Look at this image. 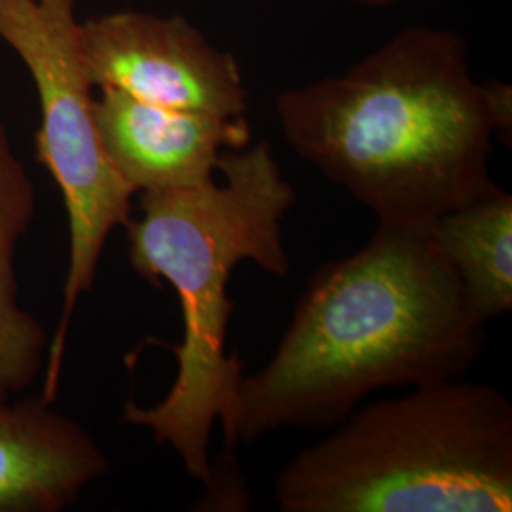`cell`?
I'll list each match as a JSON object with an SVG mask.
<instances>
[{
    "instance_id": "ba28073f",
    "label": "cell",
    "mask_w": 512,
    "mask_h": 512,
    "mask_svg": "<svg viewBox=\"0 0 512 512\" xmlns=\"http://www.w3.org/2000/svg\"><path fill=\"white\" fill-rule=\"evenodd\" d=\"M50 404L0 399V512L65 511L109 473L92 435Z\"/></svg>"
},
{
    "instance_id": "7a4b0ae2",
    "label": "cell",
    "mask_w": 512,
    "mask_h": 512,
    "mask_svg": "<svg viewBox=\"0 0 512 512\" xmlns=\"http://www.w3.org/2000/svg\"><path fill=\"white\" fill-rule=\"evenodd\" d=\"M484 342L486 323L433 238L378 226L315 272L272 359L243 374L236 437L330 429L374 391L459 380Z\"/></svg>"
},
{
    "instance_id": "8992f818",
    "label": "cell",
    "mask_w": 512,
    "mask_h": 512,
    "mask_svg": "<svg viewBox=\"0 0 512 512\" xmlns=\"http://www.w3.org/2000/svg\"><path fill=\"white\" fill-rule=\"evenodd\" d=\"M78 37L93 88L165 109L245 118L236 59L181 16L112 12L80 23Z\"/></svg>"
},
{
    "instance_id": "5b68a950",
    "label": "cell",
    "mask_w": 512,
    "mask_h": 512,
    "mask_svg": "<svg viewBox=\"0 0 512 512\" xmlns=\"http://www.w3.org/2000/svg\"><path fill=\"white\" fill-rule=\"evenodd\" d=\"M78 31L76 0H0V38L37 88L38 162L54 177L69 217V268L42 391L48 401L61 378L74 308L92 291L105 243L114 228L128 224L135 196L101 143Z\"/></svg>"
},
{
    "instance_id": "30bf717a",
    "label": "cell",
    "mask_w": 512,
    "mask_h": 512,
    "mask_svg": "<svg viewBox=\"0 0 512 512\" xmlns=\"http://www.w3.org/2000/svg\"><path fill=\"white\" fill-rule=\"evenodd\" d=\"M429 236L486 325L512 310V196L503 188L442 215Z\"/></svg>"
},
{
    "instance_id": "52a82bcc",
    "label": "cell",
    "mask_w": 512,
    "mask_h": 512,
    "mask_svg": "<svg viewBox=\"0 0 512 512\" xmlns=\"http://www.w3.org/2000/svg\"><path fill=\"white\" fill-rule=\"evenodd\" d=\"M99 92L95 124L101 143L135 194L207 183L224 150L251 145L245 118L165 109L126 93Z\"/></svg>"
},
{
    "instance_id": "8fae6325",
    "label": "cell",
    "mask_w": 512,
    "mask_h": 512,
    "mask_svg": "<svg viewBox=\"0 0 512 512\" xmlns=\"http://www.w3.org/2000/svg\"><path fill=\"white\" fill-rule=\"evenodd\" d=\"M355 2H361L366 6H391L395 2H401V0H355Z\"/></svg>"
},
{
    "instance_id": "6da1fadb",
    "label": "cell",
    "mask_w": 512,
    "mask_h": 512,
    "mask_svg": "<svg viewBox=\"0 0 512 512\" xmlns=\"http://www.w3.org/2000/svg\"><path fill=\"white\" fill-rule=\"evenodd\" d=\"M275 114L289 147L380 228L429 234L499 188L492 137L511 135L512 92L476 82L456 31L408 27L346 73L279 93Z\"/></svg>"
},
{
    "instance_id": "277c9868",
    "label": "cell",
    "mask_w": 512,
    "mask_h": 512,
    "mask_svg": "<svg viewBox=\"0 0 512 512\" xmlns=\"http://www.w3.org/2000/svg\"><path fill=\"white\" fill-rule=\"evenodd\" d=\"M334 427L275 476L281 511H512V404L494 385H418Z\"/></svg>"
},
{
    "instance_id": "3957f363",
    "label": "cell",
    "mask_w": 512,
    "mask_h": 512,
    "mask_svg": "<svg viewBox=\"0 0 512 512\" xmlns=\"http://www.w3.org/2000/svg\"><path fill=\"white\" fill-rule=\"evenodd\" d=\"M215 179L198 186L139 194V219H129L131 268L160 287L169 281L183 310V340L171 346L177 378L164 399L150 408L129 401L124 420L171 446L186 473L207 492L215 473L209 442L220 421L224 446H238L236 412L243 366L228 353L226 338L234 302L228 285L241 262H255L275 277H287L291 258L283 243V219L296 192L274 158L272 147L224 150Z\"/></svg>"
},
{
    "instance_id": "9c48e42d",
    "label": "cell",
    "mask_w": 512,
    "mask_h": 512,
    "mask_svg": "<svg viewBox=\"0 0 512 512\" xmlns=\"http://www.w3.org/2000/svg\"><path fill=\"white\" fill-rule=\"evenodd\" d=\"M37 209L35 186L0 124V399H12L35 382L46 334L18 302L16 251Z\"/></svg>"
}]
</instances>
